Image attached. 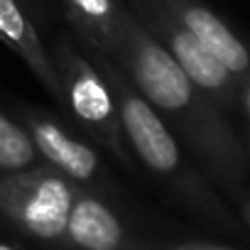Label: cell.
<instances>
[{"mask_svg": "<svg viewBox=\"0 0 250 250\" xmlns=\"http://www.w3.org/2000/svg\"><path fill=\"white\" fill-rule=\"evenodd\" d=\"M105 57L150 101L201 174L238 199L248 177L243 140L230 128L226 113L191 83L128 5H123L118 35Z\"/></svg>", "mask_w": 250, "mask_h": 250, "instance_id": "obj_1", "label": "cell"}, {"mask_svg": "<svg viewBox=\"0 0 250 250\" xmlns=\"http://www.w3.org/2000/svg\"><path fill=\"white\" fill-rule=\"evenodd\" d=\"M40 162L42 157L25 123L0 110V174L22 172Z\"/></svg>", "mask_w": 250, "mask_h": 250, "instance_id": "obj_11", "label": "cell"}, {"mask_svg": "<svg viewBox=\"0 0 250 250\" xmlns=\"http://www.w3.org/2000/svg\"><path fill=\"white\" fill-rule=\"evenodd\" d=\"M64 250H147L140 238H135L120 213L96 191L76 189L66 228Z\"/></svg>", "mask_w": 250, "mask_h": 250, "instance_id": "obj_7", "label": "cell"}, {"mask_svg": "<svg viewBox=\"0 0 250 250\" xmlns=\"http://www.w3.org/2000/svg\"><path fill=\"white\" fill-rule=\"evenodd\" d=\"M238 201H240V213H243L245 223L250 226V191H243V194L238 196Z\"/></svg>", "mask_w": 250, "mask_h": 250, "instance_id": "obj_14", "label": "cell"}, {"mask_svg": "<svg viewBox=\"0 0 250 250\" xmlns=\"http://www.w3.org/2000/svg\"><path fill=\"white\" fill-rule=\"evenodd\" d=\"M64 3L79 40L108 54L120 25V0H64Z\"/></svg>", "mask_w": 250, "mask_h": 250, "instance_id": "obj_10", "label": "cell"}, {"mask_svg": "<svg viewBox=\"0 0 250 250\" xmlns=\"http://www.w3.org/2000/svg\"><path fill=\"white\" fill-rule=\"evenodd\" d=\"M238 108L245 113V118L250 123V76L238 81Z\"/></svg>", "mask_w": 250, "mask_h": 250, "instance_id": "obj_13", "label": "cell"}, {"mask_svg": "<svg viewBox=\"0 0 250 250\" xmlns=\"http://www.w3.org/2000/svg\"><path fill=\"white\" fill-rule=\"evenodd\" d=\"M199 44H204L238 81L250 76V49L228 22L201 0H155Z\"/></svg>", "mask_w": 250, "mask_h": 250, "instance_id": "obj_8", "label": "cell"}, {"mask_svg": "<svg viewBox=\"0 0 250 250\" xmlns=\"http://www.w3.org/2000/svg\"><path fill=\"white\" fill-rule=\"evenodd\" d=\"M0 250H25V248L13 245V243H8V240H0Z\"/></svg>", "mask_w": 250, "mask_h": 250, "instance_id": "obj_16", "label": "cell"}, {"mask_svg": "<svg viewBox=\"0 0 250 250\" xmlns=\"http://www.w3.org/2000/svg\"><path fill=\"white\" fill-rule=\"evenodd\" d=\"M240 140H243V147H245V157H248V169H250V125H248V130H245V135H243Z\"/></svg>", "mask_w": 250, "mask_h": 250, "instance_id": "obj_15", "label": "cell"}, {"mask_svg": "<svg viewBox=\"0 0 250 250\" xmlns=\"http://www.w3.org/2000/svg\"><path fill=\"white\" fill-rule=\"evenodd\" d=\"M133 15L147 27V32L167 49L177 66L204 91L223 113L238 108V79L204 47L199 44L162 5L155 0H130Z\"/></svg>", "mask_w": 250, "mask_h": 250, "instance_id": "obj_5", "label": "cell"}, {"mask_svg": "<svg viewBox=\"0 0 250 250\" xmlns=\"http://www.w3.org/2000/svg\"><path fill=\"white\" fill-rule=\"evenodd\" d=\"M20 120L30 130L44 165L54 167L59 174H64L76 187L96 191L101 196L103 191L113 187L98 150L88 145L86 140L71 135L57 118L47 115L44 110L25 108Z\"/></svg>", "mask_w": 250, "mask_h": 250, "instance_id": "obj_6", "label": "cell"}, {"mask_svg": "<svg viewBox=\"0 0 250 250\" xmlns=\"http://www.w3.org/2000/svg\"><path fill=\"white\" fill-rule=\"evenodd\" d=\"M0 42L13 49L37 76V81L47 88V93L62 103V83L49 49L44 47L40 32L35 30L18 0H0Z\"/></svg>", "mask_w": 250, "mask_h": 250, "instance_id": "obj_9", "label": "cell"}, {"mask_svg": "<svg viewBox=\"0 0 250 250\" xmlns=\"http://www.w3.org/2000/svg\"><path fill=\"white\" fill-rule=\"evenodd\" d=\"M155 250H233L226 245H216V243H204V240H184V243H169Z\"/></svg>", "mask_w": 250, "mask_h": 250, "instance_id": "obj_12", "label": "cell"}, {"mask_svg": "<svg viewBox=\"0 0 250 250\" xmlns=\"http://www.w3.org/2000/svg\"><path fill=\"white\" fill-rule=\"evenodd\" d=\"M76 189L74 182L44 162L0 174V216L25 235L62 248Z\"/></svg>", "mask_w": 250, "mask_h": 250, "instance_id": "obj_4", "label": "cell"}, {"mask_svg": "<svg viewBox=\"0 0 250 250\" xmlns=\"http://www.w3.org/2000/svg\"><path fill=\"white\" fill-rule=\"evenodd\" d=\"M76 42L86 52V57L101 69V74L105 76L113 91L120 130L125 135V143H128L133 160H138L150 174L169 184L182 199H187L201 213L221 223H230L226 206L216 199L204 174H199V169L187 162L184 147L169 130V125L160 118V113L150 105V101L103 52L93 49L83 40H76Z\"/></svg>", "mask_w": 250, "mask_h": 250, "instance_id": "obj_2", "label": "cell"}, {"mask_svg": "<svg viewBox=\"0 0 250 250\" xmlns=\"http://www.w3.org/2000/svg\"><path fill=\"white\" fill-rule=\"evenodd\" d=\"M49 57L62 83V103L74 115V120L123 167H133L135 160L120 130L115 98L101 69L86 57L79 42L66 35L54 42Z\"/></svg>", "mask_w": 250, "mask_h": 250, "instance_id": "obj_3", "label": "cell"}]
</instances>
